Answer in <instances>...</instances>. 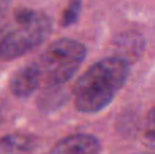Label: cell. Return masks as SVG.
<instances>
[{"label":"cell","instance_id":"1","mask_svg":"<svg viewBox=\"0 0 155 154\" xmlns=\"http://www.w3.org/2000/svg\"><path fill=\"white\" fill-rule=\"evenodd\" d=\"M129 75V64L123 57H107L88 68L75 86L78 111L93 113L104 109L114 98Z\"/></svg>","mask_w":155,"mask_h":154},{"label":"cell","instance_id":"2","mask_svg":"<svg viewBox=\"0 0 155 154\" xmlns=\"http://www.w3.org/2000/svg\"><path fill=\"white\" fill-rule=\"evenodd\" d=\"M52 29L46 14L34 10H19L0 26V62H10L31 52L42 44Z\"/></svg>","mask_w":155,"mask_h":154},{"label":"cell","instance_id":"3","mask_svg":"<svg viewBox=\"0 0 155 154\" xmlns=\"http://www.w3.org/2000/svg\"><path fill=\"white\" fill-rule=\"evenodd\" d=\"M86 57V46L79 41L61 38L48 46L35 60L40 83L44 87H59L70 81Z\"/></svg>","mask_w":155,"mask_h":154},{"label":"cell","instance_id":"4","mask_svg":"<svg viewBox=\"0 0 155 154\" xmlns=\"http://www.w3.org/2000/svg\"><path fill=\"white\" fill-rule=\"evenodd\" d=\"M101 145L93 135L76 134L60 141L51 154H99Z\"/></svg>","mask_w":155,"mask_h":154},{"label":"cell","instance_id":"5","mask_svg":"<svg viewBox=\"0 0 155 154\" xmlns=\"http://www.w3.org/2000/svg\"><path fill=\"white\" fill-rule=\"evenodd\" d=\"M40 86V78L33 63L16 71L10 82V89L16 97H29Z\"/></svg>","mask_w":155,"mask_h":154},{"label":"cell","instance_id":"6","mask_svg":"<svg viewBox=\"0 0 155 154\" xmlns=\"http://www.w3.org/2000/svg\"><path fill=\"white\" fill-rule=\"evenodd\" d=\"M35 146V139L25 134H11L0 138V154H26Z\"/></svg>","mask_w":155,"mask_h":154},{"label":"cell","instance_id":"7","mask_svg":"<svg viewBox=\"0 0 155 154\" xmlns=\"http://www.w3.org/2000/svg\"><path fill=\"white\" fill-rule=\"evenodd\" d=\"M80 7H82L80 0H72L70 3V5L65 8L64 14H63V26H70V25L75 23L79 18Z\"/></svg>","mask_w":155,"mask_h":154},{"label":"cell","instance_id":"8","mask_svg":"<svg viewBox=\"0 0 155 154\" xmlns=\"http://www.w3.org/2000/svg\"><path fill=\"white\" fill-rule=\"evenodd\" d=\"M144 135H146V139L148 141V143L155 146V108L148 113V116H147Z\"/></svg>","mask_w":155,"mask_h":154},{"label":"cell","instance_id":"9","mask_svg":"<svg viewBox=\"0 0 155 154\" xmlns=\"http://www.w3.org/2000/svg\"><path fill=\"white\" fill-rule=\"evenodd\" d=\"M8 4H10V0H0V19L4 16L5 11L8 8Z\"/></svg>","mask_w":155,"mask_h":154}]
</instances>
